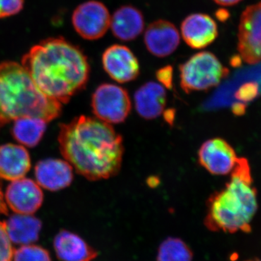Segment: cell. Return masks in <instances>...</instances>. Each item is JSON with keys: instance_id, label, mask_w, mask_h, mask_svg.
<instances>
[{"instance_id": "obj_13", "label": "cell", "mask_w": 261, "mask_h": 261, "mask_svg": "<svg viewBox=\"0 0 261 261\" xmlns=\"http://www.w3.org/2000/svg\"><path fill=\"white\" fill-rule=\"evenodd\" d=\"M181 33L184 41L192 49L207 47L219 35L218 25L210 15L194 13L182 21Z\"/></svg>"}, {"instance_id": "obj_11", "label": "cell", "mask_w": 261, "mask_h": 261, "mask_svg": "<svg viewBox=\"0 0 261 261\" xmlns=\"http://www.w3.org/2000/svg\"><path fill=\"white\" fill-rule=\"evenodd\" d=\"M43 200L40 187L31 178L12 181L5 192V202L15 214H34L42 206Z\"/></svg>"}, {"instance_id": "obj_21", "label": "cell", "mask_w": 261, "mask_h": 261, "mask_svg": "<svg viewBox=\"0 0 261 261\" xmlns=\"http://www.w3.org/2000/svg\"><path fill=\"white\" fill-rule=\"evenodd\" d=\"M193 252L179 238L166 239L159 246L157 261H192Z\"/></svg>"}, {"instance_id": "obj_5", "label": "cell", "mask_w": 261, "mask_h": 261, "mask_svg": "<svg viewBox=\"0 0 261 261\" xmlns=\"http://www.w3.org/2000/svg\"><path fill=\"white\" fill-rule=\"evenodd\" d=\"M180 84L186 93L217 87L229 70L211 51H200L179 65Z\"/></svg>"}, {"instance_id": "obj_6", "label": "cell", "mask_w": 261, "mask_h": 261, "mask_svg": "<svg viewBox=\"0 0 261 261\" xmlns=\"http://www.w3.org/2000/svg\"><path fill=\"white\" fill-rule=\"evenodd\" d=\"M92 108L98 119L109 124L123 123L132 110L128 92L113 84H102L94 91Z\"/></svg>"}, {"instance_id": "obj_2", "label": "cell", "mask_w": 261, "mask_h": 261, "mask_svg": "<svg viewBox=\"0 0 261 261\" xmlns=\"http://www.w3.org/2000/svg\"><path fill=\"white\" fill-rule=\"evenodd\" d=\"M38 88L61 104L83 90L90 65L80 47L63 37H53L33 46L21 60Z\"/></svg>"}, {"instance_id": "obj_16", "label": "cell", "mask_w": 261, "mask_h": 261, "mask_svg": "<svg viewBox=\"0 0 261 261\" xmlns=\"http://www.w3.org/2000/svg\"><path fill=\"white\" fill-rule=\"evenodd\" d=\"M113 36L123 42H132L145 29V18L142 12L132 5L120 7L111 17Z\"/></svg>"}, {"instance_id": "obj_28", "label": "cell", "mask_w": 261, "mask_h": 261, "mask_svg": "<svg viewBox=\"0 0 261 261\" xmlns=\"http://www.w3.org/2000/svg\"><path fill=\"white\" fill-rule=\"evenodd\" d=\"M245 261H261V259L258 258V257H253V258L248 259V260Z\"/></svg>"}, {"instance_id": "obj_10", "label": "cell", "mask_w": 261, "mask_h": 261, "mask_svg": "<svg viewBox=\"0 0 261 261\" xmlns=\"http://www.w3.org/2000/svg\"><path fill=\"white\" fill-rule=\"evenodd\" d=\"M234 149L226 140L211 139L198 151L199 163L211 174L224 176L231 173L238 162Z\"/></svg>"}, {"instance_id": "obj_20", "label": "cell", "mask_w": 261, "mask_h": 261, "mask_svg": "<svg viewBox=\"0 0 261 261\" xmlns=\"http://www.w3.org/2000/svg\"><path fill=\"white\" fill-rule=\"evenodd\" d=\"M12 135L20 145L29 147L37 146L47 128V121L41 118L25 117L15 120Z\"/></svg>"}, {"instance_id": "obj_12", "label": "cell", "mask_w": 261, "mask_h": 261, "mask_svg": "<svg viewBox=\"0 0 261 261\" xmlns=\"http://www.w3.org/2000/svg\"><path fill=\"white\" fill-rule=\"evenodd\" d=\"M144 42L151 54L158 58H166L174 53L179 45V32L171 22L160 19L146 29Z\"/></svg>"}, {"instance_id": "obj_14", "label": "cell", "mask_w": 261, "mask_h": 261, "mask_svg": "<svg viewBox=\"0 0 261 261\" xmlns=\"http://www.w3.org/2000/svg\"><path fill=\"white\" fill-rule=\"evenodd\" d=\"M36 182L39 187L56 192L69 187L73 179V167L68 161L48 159L36 165Z\"/></svg>"}, {"instance_id": "obj_23", "label": "cell", "mask_w": 261, "mask_h": 261, "mask_svg": "<svg viewBox=\"0 0 261 261\" xmlns=\"http://www.w3.org/2000/svg\"><path fill=\"white\" fill-rule=\"evenodd\" d=\"M13 245L7 233L5 223L0 221V261L13 260Z\"/></svg>"}, {"instance_id": "obj_1", "label": "cell", "mask_w": 261, "mask_h": 261, "mask_svg": "<svg viewBox=\"0 0 261 261\" xmlns=\"http://www.w3.org/2000/svg\"><path fill=\"white\" fill-rule=\"evenodd\" d=\"M60 149L77 173L91 181L107 179L121 169L123 139L109 123L85 116L60 127Z\"/></svg>"}, {"instance_id": "obj_24", "label": "cell", "mask_w": 261, "mask_h": 261, "mask_svg": "<svg viewBox=\"0 0 261 261\" xmlns=\"http://www.w3.org/2000/svg\"><path fill=\"white\" fill-rule=\"evenodd\" d=\"M23 7L24 0H0V18L18 14Z\"/></svg>"}, {"instance_id": "obj_17", "label": "cell", "mask_w": 261, "mask_h": 261, "mask_svg": "<svg viewBox=\"0 0 261 261\" xmlns=\"http://www.w3.org/2000/svg\"><path fill=\"white\" fill-rule=\"evenodd\" d=\"M136 111L142 118L152 120L164 111L166 105V91L164 86L154 82L141 86L135 94Z\"/></svg>"}, {"instance_id": "obj_19", "label": "cell", "mask_w": 261, "mask_h": 261, "mask_svg": "<svg viewBox=\"0 0 261 261\" xmlns=\"http://www.w3.org/2000/svg\"><path fill=\"white\" fill-rule=\"evenodd\" d=\"M5 223L7 233L12 243L30 245L39 240L42 221L32 215L16 214L10 216Z\"/></svg>"}, {"instance_id": "obj_22", "label": "cell", "mask_w": 261, "mask_h": 261, "mask_svg": "<svg viewBox=\"0 0 261 261\" xmlns=\"http://www.w3.org/2000/svg\"><path fill=\"white\" fill-rule=\"evenodd\" d=\"M12 261H51L50 254L39 245H21L13 252Z\"/></svg>"}, {"instance_id": "obj_26", "label": "cell", "mask_w": 261, "mask_h": 261, "mask_svg": "<svg viewBox=\"0 0 261 261\" xmlns=\"http://www.w3.org/2000/svg\"><path fill=\"white\" fill-rule=\"evenodd\" d=\"M8 214V207L5 202L4 195L2 191V183L0 180V215H7Z\"/></svg>"}, {"instance_id": "obj_25", "label": "cell", "mask_w": 261, "mask_h": 261, "mask_svg": "<svg viewBox=\"0 0 261 261\" xmlns=\"http://www.w3.org/2000/svg\"><path fill=\"white\" fill-rule=\"evenodd\" d=\"M157 78L163 84V86L171 88L173 80L172 67L168 65L160 69L157 72Z\"/></svg>"}, {"instance_id": "obj_3", "label": "cell", "mask_w": 261, "mask_h": 261, "mask_svg": "<svg viewBox=\"0 0 261 261\" xmlns=\"http://www.w3.org/2000/svg\"><path fill=\"white\" fill-rule=\"evenodd\" d=\"M252 180L248 161L239 158L229 181L207 200L206 227L212 231L230 233L251 231V222L258 207Z\"/></svg>"}, {"instance_id": "obj_8", "label": "cell", "mask_w": 261, "mask_h": 261, "mask_svg": "<svg viewBox=\"0 0 261 261\" xmlns=\"http://www.w3.org/2000/svg\"><path fill=\"white\" fill-rule=\"evenodd\" d=\"M75 32L87 40H97L104 37L111 25V15L102 3L90 0L79 5L72 15Z\"/></svg>"}, {"instance_id": "obj_18", "label": "cell", "mask_w": 261, "mask_h": 261, "mask_svg": "<svg viewBox=\"0 0 261 261\" xmlns=\"http://www.w3.org/2000/svg\"><path fill=\"white\" fill-rule=\"evenodd\" d=\"M31 168V158L22 145L0 146V178L14 181L24 177Z\"/></svg>"}, {"instance_id": "obj_15", "label": "cell", "mask_w": 261, "mask_h": 261, "mask_svg": "<svg viewBox=\"0 0 261 261\" xmlns=\"http://www.w3.org/2000/svg\"><path fill=\"white\" fill-rule=\"evenodd\" d=\"M57 257L61 261H93L98 252L76 233L61 230L53 241Z\"/></svg>"}, {"instance_id": "obj_4", "label": "cell", "mask_w": 261, "mask_h": 261, "mask_svg": "<svg viewBox=\"0 0 261 261\" xmlns=\"http://www.w3.org/2000/svg\"><path fill=\"white\" fill-rule=\"evenodd\" d=\"M61 105L38 88L20 63H0V125L25 117L51 121L61 114Z\"/></svg>"}, {"instance_id": "obj_7", "label": "cell", "mask_w": 261, "mask_h": 261, "mask_svg": "<svg viewBox=\"0 0 261 261\" xmlns=\"http://www.w3.org/2000/svg\"><path fill=\"white\" fill-rule=\"evenodd\" d=\"M238 49L245 63L256 64L261 62V2L247 7L242 13Z\"/></svg>"}, {"instance_id": "obj_9", "label": "cell", "mask_w": 261, "mask_h": 261, "mask_svg": "<svg viewBox=\"0 0 261 261\" xmlns=\"http://www.w3.org/2000/svg\"><path fill=\"white\" fill-rule=\"evenodd\" d=\"M102 63L105 71L113 80L120 84L132 82L140 75L138 59L126 46H110L103 53Z\"/></svg>"}, {"instance_id": "obj_27", "label": "cell", "mask_w": 261, "mask_h": 261, "mask_svg": "<svg viewBox=\"0 0 261 261\" xmlns=\"http://www.w3.org/2000/svg\"><path fill=\"white\" fill-rule=\"evenodd\" d=\"M216 4L221 5V6H233V5H238L243 0H214Z\"/></svg>"}]
</instances>
